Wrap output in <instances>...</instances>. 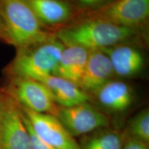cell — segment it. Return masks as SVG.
<instances>
[{"label": "cell", "mask_w": 149, "mask_h": 149, "mask_svg": "<svg viewBox=\"0 0 149 149\" xmlns=\"http://www.w3.org/2000/svg\"><path fill=\"white\" fill-rule=\"evenodd\" d=\"M140 31L86 17L83 21L61 28L54 35L64 46H81L90 51L133 42L139 37Z\"/></svg>", "instance_id": "6da1fadb"}, {"label": "cell", "mask_w": 149, "mask_h": 149, "mask_svg": "<svg viewBox=\"0 0 149 149\" xmlns=\"http://www.w3.org/2000/svg\"><path fill=\"white\" fill-rule=\"evenodd\" d=\"M6 42L17 48L44 42L53 36L41 24L26 0H0Z\"/></svg>", "instance_id": "7a4b0ae2"}, {"label": "cell", "mask_w": 149, "mask_h": 149, "mask_svg": "<svg viewBox=\"0 0 149 149\" xmlns=\"http://www.w3.org/2000/svg\"><path fill=\"white\" fill-rule=\"evenodd\" d=\"M64 45L53 35L44 42L17 48L8 67L10 76L40 80L53 75Z\"/></svg>", "instance_id": "3957f363"}, {"label": "cell", "mask_w": 149, "mask_h": 149, "mask_svg": "<svg viewBox=\"0 0 149 149\" xmlns=\"http://www.w3.org/2000/svg\"><path fill=\"white\" fill-rule=\"evenodd\" d=\"M8 95L17 104L37 113L56 117L59 106L44 84L28 77L10 76Z\"/></svg>", "instance_id": "277c9868"}, {"label": "cell", "mask_w": 149, "mask_h": 149, "mask_svg": "<svg viewBox=\"0 0 149 149\" xmlns=\"http://www.w3.org/2000/svg\"><path fill=\"white\" fill-rule=\"evenodd\" d=\"M86 17L141 30L149 17V0H114L101 8L88 10Z\"/></svg>", "instance_id": "5b68a950"}, {"label": "cell", "mask_w": 149, "mask_h": 149, "mask_svg": "<svg viewBox=\"0 0 149 149\" xmlns=\"http://www.w3.org/2000/svg\"><path fill=\"white\" fill-rule=\"evenodd\" d=\"M56 117L74 138L109 126L108 117L90 102L69 107H59Z\"/></svg>", "instance_id": "8992f818"}, {"label": "cell", "mask_w": 149, "mask_h": 149, "mask_svg": "<svg viewBox=\"0 0 149 149\" xmlns=\"http://www.w3.org/2000/svg\"><path fill=\"white\" fill-rule=\"evenodd\" d=\"M41 139L54 149H80L79 143L63 126L57 117L37 113L17 104Z\"/></svg>", "instance_id": "52a82bcc"}, {"label": "cell", "mask_w": 149, "mask_h": 149, "mask_svg": "<svg viewBox=\"0 0 149 149\" xmlns=\"http://www.w3.org/2000/svg\"><path fill=\"white\" fill-rule=\"evenodd\" d=\"M2 98L0 149H31L29 132L17 104L8 95Z\"/></svg>", "instance_id": "ba28073f"}, {"label": "cell", "mask_w": 149, "mask_h": 149, "mask_svg": "<svg viewBox=\"0 0 149 149\" xmlns=\"http://www.w3.org/2000/svg\"><path fill=\"white\" fill-rule=\"evenodd\" d=\"M109 57L114 74L130 78L144 69L145 57L141 50L130 43H124L102 49Z\"/></svg>", "instance_id": "9c48e42d"}, {"label": "cell", "mask_w": 149, "mask_h": 149, "mask_svg": "<svg viewBox=\"0 0 149 149\" xmlns=\"http://www.w3.org/2000/svg\"><path fill=\"white\" fill-rule=\"evenodd\" d=\"M103 109L114 113H124L133 106L135 95L133 88L125 81L111 79L90 96Z\"/></svg>", "instance_id": "30bf717a"}, {"label": "cell", "mask_w": 149, "mask_h": 149, "mask_svg": "<svg viewBox=\"0 0 149 149\" xmlns=\"http://www.w3.org/2000/svg\"><path fill=\"white\" fill-rule=\"evenodd\" d=\"M114 74L108 55L102 50L90 51L85 69L77 85L91 96Z\"/></svg>", "instance_id": "8fae6325"}, {"label": "cell", "mask_w": 149, "mask_h": 149, "mask_svg": "<svg viewBox=\"0 0 149 149\" xmlns=\"http://www.w3.org/2000/svg\"><path fill=\"white\" fill-rule=\"evenodd\" d=\"M26 1L44 27L64 24L74 15V6L66 0Z\"/></svg>", "instance_id": "7c38bea8"}, {"label": "cell", "mask_w": 149, "mask_h": 149, "mask_svg": "<svg viewBox=\"0 0 149 149\" xmlns=\"http://www.w3.org/2000/svg\"><path fill=\"white\" fill-rule=\"evenodd\" d=\"M88 54L89 51L81 46H64L53 75L77 85L85 69Z\"/></svg>", "instance_id": "4fadbf2b"}, {"label": "cell", "mask_w": 149, "mask_h": 149, "mask_svg": "<svg viewBox=\"0 0 149 149\" xmlns=\"http://www.w3.org/2000/svg\"><path fill=\"white\" fill-rule=\"evenodd\" d=\"M39 81L50 91L59 107H69L91 100V97L76 84L64 78L50 75Z\"/></svg>", "instance_id": "5bb4252c"}, {"label": "cell", "mask_w": 149, "mask_h": 149, "mask_svg": "<svg viewBox=\"0 0 149 149\" xmlns=\"http://www.w3.org/2000/svg\"><path fill=\"white\" fill-rule=\"evenodd\" d=\"M125 133L108 127L97 129L82 136L80 149H122Z\"/></svg>", "instance_id": "9a60e30c"}, {"label": "cell", "mask_w": 149, "mask_h": 149, "mask_svg": "<svg viewBox=\"0 0 149 149\" xmlns=\"http://www.w3.org/2000/svg\"><path fill=\"white\" fill-rule=\"evenodd\" d=\"M125 135L148 144L149 110L145 108L134 115L128 123Z\"/></svg>", "instance_id": "2e32d148"}, {"label": "cell", "mask_w": 149, "mask_h": 149, "mask_svg": "<svg viewBox=\"0 0 149 149\" xmlns=\"http://www.w3.org/2000/svg\"><path fill=\"white\" fill-rule=\"evenodd\" d=\"M20 110V109H19ZM21 114L22 117V120L24 121V124H25L26 127L28 132H29L30 140H31V149H54L48 145L46 142H44L42 139L35 133V131L31 127V124H30L29 121L27 119V117L25 116V115L22 113L21 110Z\"/></svg>", "instance_id": "e0dca14e"}, {"label": "cell", "mask_w": 149, "mask_h": 149, "mask_svg": "<svg viewBox=\"0 0 149 149\" xmlns=\"http://www.w3.org/2000/svg\"><path fill=\"white\" fill-rule=\"evenodd\" d=\"M114 0H74L76 5L80 8L93 10L111 3Z\"/></svg>", "instance_id": "ac0fdd59"}, {"label": "cell", "mask_w": 149, "mask_h": 149, "mask_svg": "<svg viewBox=\"0 0 149 149\" xmlns=\"http://www.w3.org/2000/svg\"><path fill=\"white\" fill-rule=\"evenodd\" d=\"M122 149H149L148 144L125 135Z\"/></svg>", "instance_id": "d6986e66"}, {"label": "cell", "mask_w": 149, "mask_h": 149, "mask_svg": "<svg viewBox=\"0 0 149 149\" xmlns=\"http://www.w3.org/2000/svg\"><path fill=\"white\" fill-rule=\"evenodd\" d=\"M0 40H4V27L1 15H0Z\"/></svg>", "instance_id": "ffe728a7"}, {"label": "cell", "mask_w": 149, "mask_h": 149, "mask_svg": "<svg viewBox=\"0 0 149 149\" xmlns=\"http://www.w3.org/2000/svg\"><path fill=\"white\" fill-rule=\"evenodd\" d=\"M2 113H3V98H2V96L0 95V128H1V118H2Z\"/></svg>", "instance_id": "44dd1931"}]
</instances>
